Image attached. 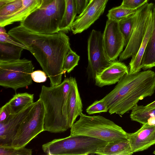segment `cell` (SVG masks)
<instances>
[{"mask_svg":"<svg viewBox=\"0 0 155 155\" xmlns=\"http://www.w3.org/2000/svg\"><path fill=\"white\" fill-rule=\"evenodd\" d=\"M8 33L25 46L35 57L49 78L51 86L61 83L62 75L65 73L63 70L64 60L71 48L70 39L65 33H39L20 24Z\"/></svg>","mask_w":155,"mask_h":155,"instance_id":"obj_1","label":"cell"},{"mask_svg":"<svg viewBox=\"0 0 155 155\" xmlns=\"http://www.w3.org/2000/svg\"><path fill=\"white\" fill-rule=\"evenodd\" d=\"M155 91V72L146 70L129 72L120 79L114 88L102 99L110 114L120 116L128 112L140 100L151 96Z\"/></svg>","mask_w":155,"mask_h":155,"instance_id":"obj_2","label":"cell"},{"mask_svg":"<svg viewBox=\"0 0 155 155\" xmlns=\"http://www.w3.org/2000/svg\"><path fill=\"white\" fill-rule=\"evenodd\" d=\"M73 78H65L61 84L55 86H42L39 98L44 107V131L59 133L70 128L68 105Z\"/></svg>","mask_w":155,"mask_h":155,"instance_id":"obj_3","label":"cell"},{"mask_svg":"<svg viewBox=\"0 0 155 155\" xmlns=\"http://www.w3.org/2000/svg\"><path fill=\"white\" fill-rule=\"evenodd\" d=\"M71 128L70 135L84 136L110 142L128 140L127 133L113 121L101 115L89 116L82 113Z\"/></svg>","mask_w":155,"mask_h":155,"instance_id":"obj_4","label":"cell"},{"mask_svg":"<svg viewBox=\"0 0 155 155\" xmlns=\"http://www.w3.org/2000/svg\"><path fill=\"white\" fill-rule=\"evenodd\" d=\"M65 0H54L31 14L20 24L35 32L51 34L59 31L65 11Z\"/></svg>","mask_w":155,"mask_h":155,"instance_id":"obj_5","label":"cell"},{"mask_svg":"<svg viewBox=\"0 0 155 155\" xmlns=\"http://www.w3.org/2000/svg\"><path fill=\"white\" fill-rule=\"evenodd\" d=\"M108 142L84 136H71L55 139L42 146L43 151L49 155H88Z\"/></svg>","mask_w":155,"mask_h":155,"instance_id":"obj_6","label":"cell"},{"mask_svg":"<svg viewBox=\"0 0 155 155\" xmlns=\"http://www.w3.org/2000/svg\"><path fill=\"white\" fill-rule=\"evenodd\" d=\"M34 67L31 61L25 58L0 61V85L15 91L32 83L31 74Z\"/></svg>","mask_w":155,"mask_h":155,"instance_id":"obj_7","label":"cell"},{"mask_svg":"<svg viewBox=\"0 0 155 155\" xmlns=\"http://www.w3.org/2000/svg\"><path fill=\"white\" fill-rule=\"evenodd\" d=\"M45 114L43 103L39 98L20 124L11 146L16 148L25 147L38 134L44 131Z\"/></svg>","mask_w":155,"mask_h":155,"instance_id":"obj_8","label":"cell"},{"mask_svg":"<svg viewBox=\"0 0 155 155\" xmlns=\"http://www.w3.org/2000/svg\"><path fill=\"white\" fill-rule=\"evenodd\" d=\"M101 31L93 29L87 41L88 64L87 72L88 76L94 80L96 75L110 65L114 61L107 55L103 43Z\"/></svg>","mask_w":155,"mask_h":155,"instance_id":"obj_9","label":"cell"},{"mask_svg":"<svg viewBox=\"0 0 155 155\" xmlns=\"http://www.w3.org/2000/svg\"><path fill=\"white\" fill-rule=\"evenodd\" d=\"M153 4L146 3L139 8L133 32L124 50L120 54L119 61H122L134 55L137 52L144 36Z\"/></svg>","mask_w":155,"mask_h":155,"instance_id":"obj_10","label":"cell"},{"mask_svg":"<svg viewBox=\"0 0 155 155\" xmlns=\"http://www.w3.org/2000/svg\"><path fill=\"white\" fill-rule=\"evenodd\" d=\"M103 43L106 54L111 61H116L124 47V40L119 22L108 19L103 34Z\"/></svg>","mask_w":155,"mask_h":155,"instance_id":"obj_11","label":"cell"},{"mask_svg":"<svg viewBox=\"0 0 155 155\" xmlns=\"http://www.w3.org/2000/svg\"><path fill=\"white\" fill-rule=\"evenodd\" d=\"M108 0H89L82 12L76 17L71 26L73 33H80L87 29L103 13Z\"/></svg>","mask_w":155,"mask_h":155,"instance_id":"obj_12","label":"cell"},{"mask_svg":"<svg viewBox=\"0 0 155 155\" xmlns=\"http://www.w3.org/2000/svg\"><path fill=\"white\" fill-rule=\"evenodd\" d=\"M35 104L28 105L17 113L11 114L5 121L0 123V145L11 146L20 124Z\"/></svg>","mask_w":155,"mask_h":155,"instance_id":"obj_13","label":"cell"},{"mask_svg":"<svg viewBox=\"0 0 155 155\" xmlns=\"http://www.w3.org/2000/svg\"><path fill=\"white\" fill-rule=\"evenodd\" d=\"M127 137L134 153L146 150L155 144V124H143L136 132L127 133Z\"/></svg>","mask_w":155,"mask_h":155,"instance_id":"obj_14","label":"cell"},{"mask_svg":"<svg viewBox=\"0 0 155 155\" xmlns=\"http://www.w3.org/2000/svg\"><path fill=\"white\" fill-rule=\"evenodd\" d=\"M129 72L128 69L124 63L116 61L96 75L95 84L102 87L114 84L118 82L123 76Z\"/></svg>","mask_w":155,"mask_h":155,"instance_id":"obj_15","label":"cell"},{"mask_svg":"<svg viewBox=\"0 0 155 155\" xmlns=\"http://www.w3.org/2000/svg\"><path fill=\"white\" fill-rule=\"evenodd\" d=\"M42 0H22L21 7L10 15L0 17V26L5 27L16 22L23 21L41 7Z\"/></svg>","mask_w":155,"mask_h":155,"instance_id":"obj_16","label":"cell"},{"mask_svg":"<svg viewBox=\"0 0 155 155\" xmlns=\"http://www.w3.org/2000/svg\"><path fill=\"white\" fill-rule=\"evenodd\" d=\"M82 104L79 92L76 81L73 78L69 96L68 112V123L71 128L77 118L82 111Z\"/></svg>","mask_w":155,"mask_h":155,"instance_id":"obj_17","label":"cell"},{"mask_svg":"<svg viewBox=\"0 0 155 155\" xmlns=\"http://www.w3.org/2000/svg\"><path fill=\"white\" fill-rule=\"evenodd\" d=\"M152 28L153 11L150 14L146 32L140 48L137 53L132 57L129 63V72L134 73L140 71L142 68V58L147 43L151 35Z\"/></svg>","mask_w":155,"mask_h":155,"instance_id":"obj_18","label":"cell"},{"mask_svg":"<svg viewBox=\"0 0 155 155\" xmlns=\"http://www.w3.org/2000/svg\"><path fill=\"white\" fill-rule=\"evenodd\" d=\"M134 153L128 140L108 143L98 149L95 154L101 155H131Z\"/></svg>","mask_w":155,"mask_h":155,"instance_id":"obj_19","label":"cell"},{"mask_svg":"<svg viewBox=\"0 0 155 155\" xmlns=\"http://www.w3.org/2000/svg\"><path fill=\"white\" fill-rule=\"evenodd\" d=\"M155 67V7L153 10V28L151 35L143 56L141 68L144 70Z\"/></svg>","mask_w":155,"mask_h":155,"instance_id":"obj_20","label":"cell"},{"mask_svg":"<svg viewBox=\"0 0 155 155\" xmlns=\"http://www.w3.org/2000/svg\"><path fill=\"white\" fill-rule=\"evenodd\" d=\"M130 117L132 120L143 124L147 123L155 124V108H148L137 104L131 110Z\"/></svg>","mask_w":155,"mask_h":155,"instance_id":"obj_21","label":"cell"},{"mask_svg":"<svg viewBox=\"0 0 155 155\" xmlns=\"http://www.w3.org/2000/svg\"><path fill=\"white\" fill-rule=\"evenodd\" d=\"M34 102V94L25 92L15 94L6 103L11 114H14Z\"/></svg>","mask_w":155,"mask_h":155,"instance_id":"obj_22","label":"cell"},{"mask_svg":"<svg viewBox=\"0 0 155 155\" xmlns=\"http://www.w3.org/2000/svg\"><path fill=\"white\" fill-rule=\"evenodd\" d=\"M64 14L59 26V31L65 33L71 30L77 14V7L75 0H65Z\"/></svg>","mask_w":155,"mask_h":155,"instance_id":"obj_23","label":"cell"},{"mask_svg":"<svg viewBox=\"0 0 155 155\" xmlns=\"http://www.w3.org/2000/svg\"><path fill=\"white\" fill-rule=\"evenodd\" d=\"M23 48L15 44L0 42V61H8L20 59Z\"/></svg>","mask_w":155,"mask_h":155,"instance_id":"obj_24","label":"cell"},{"mask_svg":"<svg viewBox=\"0 0 155 155\" xmlns=\"http://www.w3.org/2000/svg\"><path fill=\"white\" fill-rule=\"evenodd\" d=\"M138 9H131L120 5L110 9L107 16L108 19L119 22L136 13Z\"/></svg>","mask_w":155,"mask_h":155,"instance_id":"obj_25","label":"cell"},{"mask_svg":"<svg viewBox=\"0 0 155 155\" xmlns=\"http://www.w3.org/2000/svg\"><path fill=\"white\" fill-rule=\"evenodd\" d=\"M136 13L119 22L120 29L124 38L125 47L128 43L133 32L136 19Z\"/></svg>","mask_w":155,"mask_h":155,"instance_id":"obj_26","label":"cell"},{"mask_svg":"<svg viewBox=\"0 0 155 155\" xmlns=\"http://www.w3.org/2000/svg\"><path fill=\"white\" fill-rule=\"evenodd\" d=\"M80 56L75 52L70 49L64 58L63 70L65 72H70L78 64Z\"/></svg>","mask_w":155,"mask_h":155,"instance_id":"obj_27","label":"cell"},{"mask_svg":"<svg viewBox=\"0 0 155 155\" xmlns=\"http://www.w3.org/2000/svg\"><path fill=\"white\" fill-rule=\"evenodd\" d=\"M32 150L25 147L16 148L9 146L0 145V155H31Z\"/></svg>","mask_w":155,"mask_h":155,"instance_id":"obj_28","label":"cell"},{"mask_svg":"<svg viewBox=\"0 0 155 155\" xmlns=\"http://www.w3.org/2000/svg\"><path fill=\"white\" fill-rule=\"evenodd\" d=\"M22 0H15L0 7V17L7 15L18 10L22 6Z\"/></svg>","mask_w":155,"mask_h":155,"instance_id":"obj_29","label":"cell"},{"mask_svg":"<svg viewBox=\"0 0 155 155\" xmlns=\"http://www.w3.org/2000/svg\"><path fill=\"white\" fill-rule=\"evenodd\" d=\"M108 108L105 102L102 99L96 101L86 109V112L89 114L106 112L108 111Z\"/></svg>","mask_w":155,"mask_h":155,"instance_id":"obj_30","label":"cell"},{"mask_svg":"<svg viewBox=\"0 0 155 155\" xmlns=\"http://www.w3.org/2000/svg\"><path fill=\"white\" fill-rule=\"evenodd\" d=\"M148 0H123L120 6L131 9H137L147 3Z\"/></svg>","mask_w":155,"mask_h":155,"instance_id":"obj_31","label":"cell"},{"mask_svg":"<svg viewBox=\"0 0 155 155\" xmlns=\"http://www.w3.org/2000/svg\"><path fill=\"white\" fill-rule=\"evenodd\" d=\"M0 42L15 44L20 46L25 49L28 50V48L16 40L8 33H0Z\"/></svg>","mask_w":155,"mask_h":155,"instance_id":"obj_32","label":"cell"},{"mask_svg":"<svg viewBox=\"0 0 155 155\" xmlns=\"http://www.w3.org/2000/svg\"><path fill=\"white\" fill-rule=\"evenodd\" d=\"M46 75L44 71L39 70L33 71L31 74L32 80L37 83L45 82L47 80Z\"/></svg>","mask_w":155,"mask_h":155,"instance_id":"obj_33","label":"cell"},{"mask_svg":"<svg viewBox=\"0 0 155 155\" xmlns=\"http://www.w3.org/2000/svg\"><path fill=\"white\" fill-rule=\"evenodd\" d=\"M11 114L10 111L6 103L0 109V123L5 121Z\"/></svg>","mask_w":155,"mask_h":155,"instance_id":"obj_34","label":"cell"},{"mask_svg":"<svg viewBox=\"0 0 155 155\" xmlns=\"http://www.w3.org/2000/svg\"><path fill=\"white\" fill-rule=\"evenodd\" d=\"M77 7V14H80L87 5L88 0H75Z\"/></svg>","mask_w":155,"mask_h":155,"instance_id":"obj_35","label":"cell"},{"mask_svg":"<svg viewBox=\"0 0 155 155\" xmlns=\"http://www.w3.org/2000/svg\"><path fill=\"white\" fill-rule=\"evenodd\" d=\"M54 0H42L41 7L47 5L51 2Z\"/></svg>","mask_w":155,"mask_h":155,"instance_id":"obj_36","label":"cell"},{"mask_svg":"<svg viewBox=\"0 0 155 155\" xmlns=\"http://www.w3.org/2000/svg\"><path fill=\"white\" fill-rule=\"evenodd\" d=\"M15 0H0V7L6 3L12 2Z\"/></svg>","mask_w":155,"mask_h":155,"instance_id":"obj_37","label":"cell"},{"mask_svg":"<svg viewBox=\"0 0 155 155\" xmlns=\"http://www.w3.org/2000/svg\"><path fill=\"white\" fill-rule=\"evenodd\" d=\"M148 108H155V101L146 106Z\"/></svg>","mask_w":155,"mask_h":155,"instance_id":"obj_38","label":"cell"},{"mask_svg":"<svg viewBox=\"0 0 155 155\" xmlns=\"http://www.w3.org/2000/svg\"><path fill=\"white\" fill-rule=\"evenodd\" d=\"M6 33L4 27L0 26V33Z\"/></svg>","mask_w":155,"mask_h":155,"instance_id":"obj_39","label":"cell"},{"mask_svg":"<svg viewBox=\"0 0 155 155\" xmlns=\"http://www.w3.org/2000/svg\"><path fill=\"white\" fill-rule=\"evenodd\" d=\"M153 153L155 154V150L153 152Z\"/></svg>","mask_w":155,"mask_h":155,"instance_id":"obj_40","label":"cell"},{"mask_svg":"<svg viewBox=\"0 0 155 155\" xmlns=\"http://www.w3.org/2000/svg\"></svg>","mask_w":155,"mask_h":155,"instance_id":"obj_41","label":"cell"}]
</instances>
